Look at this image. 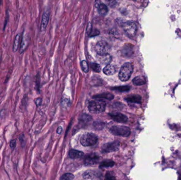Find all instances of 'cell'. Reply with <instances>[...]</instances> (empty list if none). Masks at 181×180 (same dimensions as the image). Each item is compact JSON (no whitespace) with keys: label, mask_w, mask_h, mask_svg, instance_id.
<instances>
[{"label":"cell","mask_w":181,"mask_h":180,"mask_svg":"<svg viewBox=\"0 0 181 180\" xmlns=\"http://www.w3.org/2000/svg\"><path fill=\"white\" fill-rule=\"evenodd\" d=\"M49 17V13L48 11H46L43 13L42 20H41V31H45V29L47 27V24L48 23Z\"/></svg>","instance_id":"4fadbf2b"},{"label":"cell","mask_w":181,"mask_h":180,"mask_svg":"<svg viewBox=\"0 0 181 180\" xmlns=\"http://www.w3.org/2000/svg\"><path fill=\"white\" fill-rule=\"evenodd\" d=\"M100 34V31L97 29H92L90 35H89L90 37H92L96 36Z\"/></svg>","instance_id":"4316f807"},{"label":"cell","mask_w":181,"mask_h":180,"mask_svg":"<svg viewBox=\"0 0 181 180\" xmlns=\"http://www.w3.org/2000/svg\"><path fill=\"white\" fill-rule=\"evenodd\" d=\"M117 70L115 66L108 64L103 69V72L106 75H114L117 72Z\"/></svg>","instance_id":"8fae6325"},{"label":"cell","mask_w":181,"mask_h":180,"mask_svg":"<svg viewBox=\"0 0 181 180\" xmlns=\"http://www.w3.org/2000/svg\"><path fill=\"white\" fill-rule=\"evenodd\" d=\"M105 108L106 103L99 99L91 101L88 106V109L90 112L94 114H99L104 112Z\"/></svg>","instance_id":"6da1fadb"},{"label":"cell","mask_w":181,"mask_h":180,"mask_svg":"<svg viewBox=\"0 0 181 180\" xmlns=\"http://www.w3.org/2000/svg\"><path fill=\"white\" fill-rule=\"evenodd\" d=\"M62 128L61 127H59L58 128L57 130V133L59 134L61 133L62 132Z\"/></svg>","instance_id":"d6a6232c"},{"label":"cell","mask_w":181,"mask_h":180,"mask_svg":"<svg viewBox=\"0 0 181 180\" xmlns=\"http://www.w3.org/2000/svg\"><path fill=\"white\" fill-rule=\"evenodd\" d=\"M115 164V163L111 160H107L102 162L100 165L101 168L102 167H113Z\"/></svg>","instance_id":"44dd1931"},{"label":"cell","mask_w":181,"mask_h":180,"mask_svg":"<svg viewBox=\"0 0 181 180\" xmlns=\"http://www.w3.org/2000/svg\"><path fill=\"white\" fill-rule=\"evenodd\" d=\"M97 8L98 9V12L101 16L104 17L107 14L108 9H107V6L105 4H103L102 3L101 4H100Z\"/></svg>","instance_id":"d6986e66"},{"label":"cell","mask_w":181,"mask_h":180,"mask_svg":"<svg viewBox=\"0 0 181 180\" xmlns=\"http://www.w3.org/2000/svg\"><path fill=\"white\" fill-rule=\"evenodd\" d=\"M20 37V34H18L16 36V38H15V40H14V42L13 48L14 52H16L18 50V46H19V43Z\"/></svg>","instance_id":"cb8c5ba5"},{"label":"cell","mask_w":181,"mask_h":180,"mask_svg":"<svg viewBox=\"0 0 181 180\" xmlns=\"http://www.w3.org/2000/svg\"><path fill=\"white\" fill-rule=\"evenodd\" d=\"M109 115L115 122L125 123L128 121V117L127 116L119 112H111Z\"/></svg>","instance_id":"9c48e42d"},{"label":"cell","mask_w":181,"mask_h":180,"mask_svg":"<svg viewBox=\"0 0 181 180\" xmlns=\"http://www.w3.org/2000/svg\"><path fill=\"white\" fill-rule=\"evenodd\" d=\"M98 56V60L102 64H108L111 62V57L108 53L107 54H103V55H97Z\"/></svg>","instance_id":"2e32d148"},{"label":"cell","mask_w":181,"mask_h":180,"mask_svg":"<svg viewBox=\"0 0 181 180\" xmlns=\"http://www.w3.org/2000/svg\"><path fill=\"white\" fill-rule=\"evenodd\" d=\"M84 155V153L81 151L75 149H71L69 152V156L70 159H77L82 157Z\"/></svg>","instance_id":"9a60e30c"},{"label":"cell","mask_w":181,"mask_h":180,"mask_svg":"<svg viewBox=\"0 0 181 180\" xmlns=\"http://www.w3.org/2000/svg\"><path fill=\"white\" fill-rule=\"evenodd\" d=\"M110 49V46L105 41L101 40L97 42L95 46V51L97 55L107 54Z\"/></svg>","instance_id":"8992f818"},{"label":"cell","mask_w":181,"mask_h":180,"mask_svg":"<svg viewBox=\"0 0 181 180\" xmlns=\"http://www.w3.org/2000/svg\"><path fill=\"white\" fill-rule=\"evenodd\" d=\"M105 179H107V180H113V179H115V177L112 175V173L110 172H108L106 174L105 176Z\"/></svg>","instance_id":"83f0119b"},{"label":"cell","mask_w":181,"mask_h":180,"mask_svg":"<svg viewBox=\"0 0 181 180\" xmlns=\"http://www.w3.org/2000/svg\"><path fill=\"white\" fill-rule=\"evenodd\" d=\"M97 136L92 133L84 134L80 139L81 143L84 146H91L95 145L97 143Z\"/></svg>","instance_id":"3957f363"},{"label":"cell","mask_w":181,"mask_h":180,"mask_svg":"<svg viewBox=\"0 0 181 180\" xmlns=\"http://www.w3.org/2000/svg\"><path fill=\"white\" fill-rule=\"evenodd\" d=\"M93 98L96 99H105L111 101L114 98V96L111 93H102L101 94L95 95Z\"/></svg>","instance_id":"e0dca14e"},{"label":"cell","mask_w":181,"mask_h":180,"mask_svg":"<svg viewBox=\"0 0 181 180\" xmlns=\"http://www.w3.org/2000/svg\"><path fill=\"white\" fill-rule=\"evenodd\" d=\"M74 178V175L71 173H66L60 178V180H72Z\"/></svg>","instance_id":"d4e9b609"},{"label":"cell","mask_w":181,"mask_h":180,"mask_svg":"<svg viewBox=\"0 0 181 180\" xmlns=\"http://www.w3.org/2000/svg\"><path fill=\"white\" fill-rule=\"evenodd\" d=\"M36 104L38 106H39V105H40L41 103V99L40 98H38L36 99Z\"/></svg>","instance_id":"1f68e13d"},{"label":"cell","mask_w":181,"mask_h":180,"mask_svg":"<svg viewBox=\"0 0 181 180\" xmlns=\"http://www.w3.org/2000/svg\"><path fill=\"white\" fill-rule=\"evenodd\" d=\"M102 2L100 1V0H96L95 1V6H96V8H97L99 6L100 4H101Z\"/></svg>","instance_id":"4dcf8cb0"},{"label":"cell","mask_w":181,"mask_h":180,"mask_svg":"<svg viewBox=\"0 0 181 180\" xmlns=\"http://www.w3.org/2000/svg\"><path fill=\"white\" fill-rule=\"evenodd\" d=\"M81 68L83 71L85 72V73H88L89 70V65H88V62L86 61L85 60H83L81 62Z\"/></svg>","instance_id":"7402d4cb"},{"label":"cell","mask_w":181,"mask_h":180,"mask_svg":"<svg viewBox=\"0 0 181 180\" xmlns=\"http://www.w3.org/2000/svg\"><path fill=\"white\" fill-rule=\"evenodd\" d=\"M27 45V41H26V39L25 38H23L22 41L21 45V48H20V53H21L24 52V51L25 49V46Z\"/></svg>","instance_id":"484cf974"},{"label":"cell","mask_w":181,"mask_h":180,"mask_svg":"<svg viewBox=\"0 0 181 180\" xmlns=\"http://www.w3.org/2000/svg\"><path fill=\"white\" fill-rule=\"evenodd\" d=\"M121 52L125 57H129L131 56V55L133 54V46L130 44H126L123 47Z\"/></svg>","instance_id":"7c38bea8"},{"label":"cell","mask_w":181,"mask_h":180,"mask_svg":"<svg viewBox=\"0 0 181 180\" xmlns=\"http://www.w3.org/2000/svg\"><path fill=\"white\" fill-rule=\"evenodd\" d=\"M141 97L139 95H130L126 97L125 100L129 103L140 104L141 103Z\"/></svg>","instance_id":"5bb4252c"},{"label":"cell","mask_w":181,"mask_h":180,"mask_svg":"<svg viewBox=\"0 0 181 180\" xmlns=\"http://www.w3.org/2000/svg\"><path fill=\"white\" fill-rule=\"evenodd\" d=\"M99 160V156L94 154H89L86 157L85 159V164L86 165H93L96 164Z\"/></svg>","instance_id":"30bf717a"},{"label":"cell","mask_w":181,"mask_h":180,"mask_svg":"<svg viewBox=\"0 0 181 180\" xmlns=\"http://www.w3.org/2000/svg\"><path fill=\"white\" fill-rule=\"evenodd\" d=\"M120 143L119 141H115L109 143L105 144L102 145L101 152L102 153H110L112 152L117 151L119 149Z\"/></svg>","instance_id":"52a82bcc"},{"label":"cell","mask_w":181,"mask_h":180,"mask_svg":"<svg viewBox=\"0 0 181 180\" xmlns=\"http://www.w3.org/2000/svg\"><path fill=\"white\" fill-rule=\"evenodd\" d=\"M92 24L91 23H89V25H88V27H87V29H86V32L88 33V35H90V33H91V32L92 30Z\"/></svg>","instance_id":"f1b7e54d"},{"label":"cell","mask_w":181,"mask_h":180,"mask_svg":"<svg viewBox=\"0 0 181 180\" xmlns=\"http://www.w3.org/2000/svg\"><path fill=\"white\" fill-rule=\"evenodd\" d=\"M130 89V87L128 86H119V87H113L111 88L113 90H116L119 92H127Z\"/></svg>","instance_id":"ffe728a7"},{"label":"cell","mask_w":181,"mask_h":180,"mask_svg":"<svg viewBox=\"0 0 181 180\" xmlns=\"http://www.w3.org/2000/svg\"><path fill=\"white\" fill-rule=\"evenodd\" d=\"M102 174L99 171L95 170L86 171L83 174V178L85 180H95L101 178Z\"/></svg>","instance_id":"ba28073f"},{"label":"cell","mask_w":181,"mask_h":180,"mask_svg":"<svg viewBox=\"0 0 181 180\" xmlns=\"http://www.w3.org/2000/svg\"><path fill=\"white\" fill-rule=\"evenodd\" d=\"M10 147L12 149H13L16 146V140H12L11 141L10 144Z\"/></svg>","instance_id":"f546056e"},{"label":"cell","mask_w":181,"mask_h":180,"mask_svg":"<svg viewBox=\"0 0 181 180\" xmlns=\"http://www.w3.org/2000/svg\"><path fill=\"white\" fill-rule=\"evenodd\" d=\"M123 29L128 37L134 38L136 35L137 31V25L134 22L127 21L123 23Z\"/></svg>","instance_id":"5b68a950"},{"label":"cell","mask_w":181,"mask_h":180,"mask_svg":"<svg viewBox=\"0 0 181 180\" xmlns=\"http://www.w3.org/2000/svg\"><path fill=\"white\" fill-rule=\"evenodd\" d=\"M146 79L144 76L139 75L134 78L133 79V83L135 86H141L146 83Z\"/></svg>","instance_id":"ac0fdd59"},{"label":"cell","mask_w":181,"mask_h":180,"mask_svg":"<svg viewBox=\"0 0 181 180\" xmlns=\"http://www.w3.org/2000/svg\"><path fill=\"white\" fill-rule=\"evenodd\" d=\"M134 70L133 64L130 62H126L123 64L119 72V78L122 81L128 80Z\"/></svg>","instance_id":"7a4b0ae2"},{"label":"cell","mask_w":181,"mask_h":180,"mask_svg":"<svg viewBox=\"0 0 181 180\" xmlns=\"http://www.w3.org/2000/svg\"><path fill=\"white\" fill-rule=\"evenodd\" d=\"M105 1L106 2H109L110 4H112L115 2V0H105Z\"/></svg>","instance_id":"836d02e7"},{"label":"cell","mask_w":181,"mask_h":180,"mask_svg":"<svg viewBox=\"0 0 181 180\" xmlns=\"http://www.w3.org/2000/svg\"><path fill=\"white\" fill-rule=\"evenodd\" d=\"M110 132L115 136L127 138L131 133L129 128L124 126H113L110 128Z\"/></svg>","instance_id":"277c9868"},{"label":"cell","mask_w":181,"mask_h":180,"mask_svg":"<svg viewBox=\"0 0 181 180\" xmlns=\"http://www.w3.org/2000/svg\"><path fill=\"white\" fill-rule=\"evenodd\" d=\"M91 68L96 72H101V66L99 64L96 63H91Z\"/></svg>","instance_id":"603a6c76"}]
</instances>
